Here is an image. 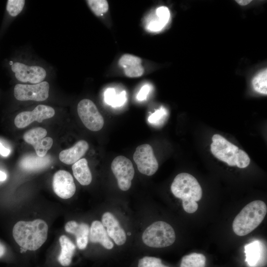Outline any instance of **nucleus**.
<instances>
[{
	"label": "nucleus",
	"mask_w": 267,
	"mask_h": 267,
	"mask_svg": "<svg viewBox=\"0 0 267 267\" xmlns=\"http://www.w3.org/2000/svg\"><path fill=\"white\" fill-rule=\"evenodd\" d=\"M13 236L22 248L35 251L45 242L48 234V226L43 220L19 221L14 226Z\"/></svg>",
	"instance_id": "obj_1"
},
{
	"label": "nucleus",
	"mask_w": 267,
	"mask_h": 267,
	"mask_svg": "<svg viewBox=\"0 0 267 267\" xmlns=\"http://www.w3.org/2000/svg\"><path fill=\"white\" fill-rule=\"evenodd\" d=\"M173 195L182 200L184 210L188 213L196 211L198 205L197 201L202 196V188L195 177L186 173L178 174L171 186Z\"/></svg>",
	"instance_id": "obj_2"
},
{
	"label": "nucleus",
	"mask_w": 267,
	"mask_h": 267,
	"mask_svg": "<svg viewBox=\"0 0 267 267\" xmlns=\"http://www.w3.org/2000/svg\"><path fill=\"white\" fill-rule=\"evenodd\" d=\"M267 212V206L263 201L255 200L250 202L234 219L232 223L233 231L238 236L248 234L262 222Z\"/></svg>",
	"instance_id": "obj_3"
},
{
	"label": "nucleus",
	"mask_w": 267,
	"mask_h": 267,
	"mask_svg": "<svg viewBox=\"0 0 267 267\" xmlns=\"http://www.w3.org/2000/svg\"><path fill=\"white\" fill-rule=\"evenodd\" d=\"M142 239L149 247L164 248L174 243L176 234L171 225L163 221H157L145 229Z\"/></svg>",
	"instance_id": "obj_4"
},
{
	"label": "nucleus",
	"mask_w": 267,
	"mask_h": 267,
	"mask_svg": "<svg viewBox=\"0 0 267 267\" xmlns=\"http://www.w3.org/2000/svg\"><path fill=\"white\" fill-rule=\"evenodd\" d=\"M212 141L210 150L213 155L230 166H236L238 147L219 134L213 136Z\"/></svg>",
	"instance_id": "obj_5"
},
{
	"label": "nucleus",
	"mask_w": 267,
	"mask_h": 267,
	"mask_svg": "<svg viewBox=\"0 0 267 267\" xmlns=\"http://www.w3.org/2000/svg\"><path fill=\"white\" fill-rule=\"evenodd\" d=\"M77 112L84 125L89 130L97 132L103 128V118L91 100L88 99L81 100L77 106Z\"/></svg>",
	"instance_id": "obj_6"
},
{
	"label": "nucleus",
	"mask_w": 267,
	"mask_h": 267,
	"mask_svg": "<svg viewBox=\"0 0 267 267\" xmlns=\"http://www.w3.org/2000/svg\"><path fill=\"white\" fill-rule=\"evenodd\" d=\"M111 168L117 179L119 188L123 191L129 190L134 175L131 161L124 156H118L113 160Z\"/></svg>",
	"instance_id": "obj_7"
},
{
	"label": "nucleus",
	"mask_w": 267,
	"mask_h": 267,
	"mask_svg": "<svg viewBox=\"0 0 267 267\" xmlns=\"http://www.w3.org/2000/svg\"><path fill=\"white\" fill-rule=\"evenodd\" d=\"M133 159L140 173L150 176L158 169V163L152 146L143 144L137 146L133 155Z\"/></svg>",
	"instance_id": "obj_8"
},
{
	"label": "nucleus",
	"mask_w": 267,
	"mask_h": 267,
	"mask_svg": "<svg viewBox=\"0 0 267 267\" xmlns=\"http://www.w3.org/2000/svg\"><path fill=\"white\" fill-rule=\"evenodd\" d=\"M49 85L44 81L34 85L17 84L14 89L16 99L20 101L46 100L49 95Z\"/></svg>",
	"instance_id": "obj_9"
},
{
	"label": "nucleus",
	"mask_w": 267,
	"mask_h": 267,
	"mask_svg": "<svg viewBox=\"0 0 267 267\" xmlns=\"http://www.w3.org/2000/svg\"><path fill=\"white\" fill-rule=\"evenodd\" d=\"M46 130L42 127H37L26 132L23 135L24 141L32 145L36 154L40 157L46 155L47 151L53 144V139L50 137H45Z\"/></svg>",
	"instance_id": "obj_10"
},
{
	"label": "nucleus",
	"mask_w": 267,
	"mask_h": 267,
	"mask_svg": "<svg viewBox=\"0 0 267 267\" xmlns=\"http://www.w3.org/2000/svg\"><path fill=\"white\" fill-rule=\"evenodd\" d=\"M55 114L54 109L47 105H39L32 111H23L15 118L14 124L18 128H24L36 121L41 123L44 120L52 117Z\"/></svg>",
	"instance_id": "obj_11"
},
{
	"label": "nucleus",
	"mask_w": 267,
	"mask_h": 267,
	"mask_svg": "<svg viewBox=\"0 0 267 267\" xmlns=\"http://www.w3.org/2000/svg\"><path fill=\"white\" fill-rule=\"evenodd\" d=\"M12 71L15 73L16 78L19 81L37 84L42 82L46 77V71L39 66H28L16 62L11 65Z\"/></svg>",
	"instance_id": "obj_12"
},
{
	"label": "nucleus",
	"mask_w": 267,
	"mask_h": 267,
	"mask_svg": "<svg viewBox=\"0 0 267 267\" xmlns=\"http://www.w3.org/2000/svg\"><path fill=\"white\" fill-rule=\"evenodd\" d=\"M52 187L55 193L62 199L71 198L76 191L73 177L65 170H59L55 173L52 179Z\"/></svg>",
	"instance_id": "obj_13"
},
{
	"label": "nucleus",
	"mask_w": 267,
	"mask_h": 267,
	"mask_svg": "<svg viewBox=\"0 0 267 267\" xmlns=\"http://www.w3.org/2000/svg\"><path fill=\"white\" fill-rule=\"evenodd\" d=\"M245 262L250 267H260L266 260V249L259 240H255L244 246Z\"/></svg>",
	"instance_id": "obj_14"
},
{
	"label": "nucleus",
	"mask_w": 267,
	"mask_h": 267,
	"mask_svg": "<svg viewBox=\"0 0 267 267\" xmlns=\"http://www.w3.org/2000/svg\"><path fill=\"white\" fill-rule=\"evenodd\" d=\"M102 223L106 227L107 234L118 245L124 244L126 241V234L120 226L118 221L110 212H105L101 218Z\"/></svg>",
	"instance_id": "obj_15"
},
{
	"label": "nucleus",
	"mask_w": 267,
	"mask_h": 267,
	"mask_svg": "<svg viewBox=\"0 0 267 267\" xmlns=\"http://www.w3.org/2000/svg\"><path fill=\"white\" fill-rule=\"evenodd\" d=\"M66 231L74 234L76 237V244L79 249H85L88 245L89 227L88 224L77 223L72 221L67 222L65 226Z\"/></svg>",
	"instance_id": "obj_16"
},
{
	"label": "nucleus",
	"mask_w": 267,
	"mask_h": 267,
	"mask_svg": "<svg viewBox=\"0 0 267 267\" xmlns=\"http://www.w3.org/2000/svg\"><path fill=\"white\" fill-rule=\"evenodd\" d=\"M89 147L86 141L80 140L72 147L61 151L59 155V159L66 164H74L86 154Z\"/></svg>",
	"instance_id": "obj_17"
},
{
	"label": "nucleus",
	"mask_w": 267,
	"mask_h": 267,
	"mask_svg": "<svg viewBox=\"0 0 267 267\" xmlns=\"http://www.w3.org/2000/svg\"><path fill=\"white\" fill-rule=\"evenodd\" d=\"M51 161L49 155L40 157L37 154H31L24 156L20 162L19 166L25 171L36 172L45 169L50 165Z\"/></svg>",
	"instance_id": "obj_18"
},
{
	"label": "nucleus",
	"mask_w": 267,
	"mask_h": 267,
	"mask_svg": "<svg viewBox=\"0 0 267 267\" xmlns=\"http://www.w3.org/2000/svg\"><path fill=\"white\" fill-rule=\"evenodd\" d=\"M89 239L92 243H99L107 249H111L114 245L105 227L98 221H93L89 228Z\"/></svg>",
	"instance_id": "obj_19"
},
{
	"label": "nucleus",
	"mask_w": 267,
	"mask_h": 267,
	"mask_svg": "<svg viewBox=\"0 0 267 267\" xmlns=\"http://www.w3.org/2000/svg\"><path fill=\"white\" fill-rule=\"evenodd\" d=\"M72 169L74 177L81 185H88L91 183L92 176L86 159H80L73 164Z\"/></svg>",
	"instance_id": "obj_20"
},
{
	"label": "nucleus",
	"mask_w": 267,
	"mask_h": 267,
	"mask_svg": "<svg viewBox=\"0 0 267 267\" xmlns=\"http://www.w3.org/2000/svg\"><path fill=\"white\" fill-rule=\"evenodd\" d=\"M61 252L58 257V261L64 267L70 265L75 250V245L66 236L63 235L59 239Z\"/></svg>",
	"instance_id": "obj_21"
},
{
	"label": "nucleus",
	"mask_w": 267,
	"mask_h": 267,
	"mask_svg": "<svg viewBox=\"0 0 267 267\" xmlns=\"http://www.w3.org/2000/svg\"><path fill=\"white\" fill-rule=\"evenodd\" d=\"M170 17V12L168 7L164 6L157 8L155 16L148 22L147 29L153 32L161 30L168 23Z\"/></svg>",
	"instance_id": "obj_22"
},
{
	"label": "nucleus",
	"mask_w": 267,
	"mask_h": 267,
	"mask_svg": "<svg viewBox=\"0 0 267 267\" xmlns=\"http://www.w3.org/2000/svg\"><path fill=\"white\" fill-rule=\"evenodd\" d=\"M206 261L202 254L193 253L182 258L180 267H205Z\"/></svg>",
	"instance_id": "obj_23"
},
{
	"label": "nucleus",
	"mask_w": 267,
	"mask_h": 267,
	"mask_svg": "<svg viewBox=\"0 0 267 267\" xmlns=\"http://www.w3.org/2000/svg\"><path fill=\"white\" fill-rule=\"evenodd\" d=\"M104 100L107 104L113 107L121 106L126 101V92L123 91L117 94L114 89H107L104 93Z\"/></svg>",
	"instance_id": "obj_24"
},
{
	"label": "nucleus",
	"mask_w": 267,
	"mask_h": 267,
	"mask_svg": "<svg viewBox=\"0 0 267 267\" xmlns=\"http://www.w3.org/2000/svg\"><path fill=\"white\" fill-rule=\"evenodd\" d=\"M253 87L257 92L267 94V70L265 69L257 75L252 81Z\"/></svg>",
	"instance_id": "obj_25"
},
{
	"label": "nucleus",
	"mask_w": 267,
	"mask_h": 267,
	"mask_svg": "<svg viewBox=\"0 0 267 267\" xmlns=\"http://www.w3.org/2000/svg\"><path fill=\"white\" fill-rule=\"evenodd\" d=\"M86 1L91 11L97 16L102 15L108 10L109 5L106 0H88Z\"/></svg>",
	"instance_id": "obj_26"
},
{
	"label": "nucleus",
	"mask_w": 267,
	"mask_h": 267,
	"mask_svg": "<svg viewBox=\"0 0 267 267\" xmlns=\"http://www.w3.org/2000/svg\"><path fill=\"white\" fill-rule=\"evenodd\" d=\"M141 59L136 56L124 54L119 59L118 64L120 66L124 69L128 67L141 65Z\"/></svg>",
	"instance_id": "obj_27"
},
{
	"label": "nucleus",
	"mask_w": 267,
	"mask_h": 267,
	"mask_svg": "<svg viewBox=\"0 0 267 267\" xmlns=\"http://www.w3.org/2000/svg\"><path fill=\"white\" fill-rule=\"evenodd\" d=\"M25 3L24 0H8L7 2L6 10L10 15L16 16L21 12Z\"/></svg>",
	"instance_id": "obj_28"
},
{
	"label": "nucleus",
	"mask_w": 267,
	"mask_h": 267,
	"mask_svg": "<svg viewBox=\"0 0 267 267\" xmlns=\"http://www.w3.org/2000/svg\"><path fill=\"white\" fill-rule=\"evenodd\" d=\"M138 267H169L163 264L160 259L145 256L138 261Z\"/></svg>",
	"instance_id": "obj_29"
},
{
	"label": "nucleus",
	"mask_w": 267,
	"mask_h": 267,
	"mask_svg": "<svg viewBox=\"0 0 267 267\" xmlns=\"http://www.w3.org/2000/svg\"><path fill=\"white\" fill-rule=\"evenodd\" d=\"M144 71V68L141 65L128 67L124 69L125 75L129 78L139 77L143 75Z\"/></svg>",
	"instance_id": "obj_30"
},
{
	"label": "nucleus",
	"mask_w": 267,
	"mask_h": 267,
	"mask_svg": "<svg viewBox=\"0 0 267 267\" xmlns=\"http://www.w3.org/2000/svg\"><path fill=\"white\" fill-rule=\"evenodd\" d=\"M250 163V159L248 155L243 150L239 149L236 166L239 168H244L247 167Z\"/></svg>",
	"instance_id": "obj_31"
},
{
	"label": "nucleus",
	"mask_w": 267,
	"mask_h": 267,
	"mask_svg": "<svg viewBox=\"0 0 267 267\" xmlns=\"http://www.w3.org/2000/svg\"><path fill=\"white\" fill-rule=\"evenodd\" d=\"M167 113L166 109L161 107L149 117L148 121L150 123H156L163 118Z\"/></svg>",
	"instance_id": "obj_32"
},
{
	"label": "nucleus",
	"mask_w": 267,
	"mask_h": 267,
	"mask_svg": "<svg viewBox=\"0 0 267 267\" xmlns=\"http://www.w3.org/2000/svg\"><path fill=\"white\" fill-rule=\"evenodd\" d=\"M150 86L149 85H144L140 89L137 95V98L139 101L145 100L147 95L148 94L150 90Z\"/></svg>",
	"instance_id": "obj_33"
},
{
	"label": "nucleus",
	"mask_w": 267,
	"mask_h": 267,
	"mask_svg": "<svg viewBox=\"0 0 267 267\" xmlns=\"http://www.w3.org/2000/svg\"><path fill=\"white\" fill-rule=\"evenodd\" d=\"M10 152V150L5 147L1 142H0V154L4 157L7 156Z\"/></svg>",
	"instance_id": "obj_34"
},
{
	"label": "nucleus",
	"mask_w": 267,
	"mask_h": 267,
	"mask_svg": "<svg viewBox=\"0 0 267 267\" xmlns=\"http://www.w3.org/2000/svg\"><path fill=\"white\" fill-rule=\"evenodd\" d=\"M5 252V247L2 243L0 242V258L4 255Z\"/></svg>",
	"instance_id": "obj_35"
},
{
	"label": "nucleus",
	"mask_w": 267,
	"mask_h": 267,
	"mask_svg": "<svg viewBox=\"0 0 267 267\" xmlns=\"http://www.w3.org/2000/svg\"><path fill=\"white\" fill-rule=\"evenodd\" d=\"M252 0H237L236 1L241 5H246L248 4Z\"/></svg>",
	"instance_id": "obj_36"
},
{
	"label": "nucleus",
	"mask_w": 267,
	"mask_h": 267,
	"mask_svg": "<svg viewBox=\"0 0 267 267\" xmlns=\"http://www.w3.org/2000/svg\"><path fill=\"white\" fill-rule=\"evenodd\" d=\"M7 178L6 174L2 171H0V181H4Z\"/></svg>",
	"instance_id": "obj_37"
}]
</instances>
